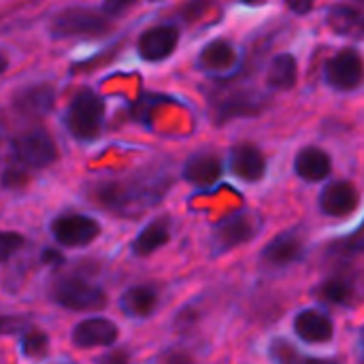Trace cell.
I'll return each instance as SVG.
<instances>
[{"label": "cell", "mask_w": 364, "mask_h": 364, "mask_svg": "<svg viewBox=\"0 0 364 364\" xmlns=\"http://www.w3.org/2000/svg\"><path fill=\"white\" fill-rule=\"evenodd\" d=\"M168 239H171L168 222H166V220H156V222H151L147 228H143V230L136 235V239H134V243H132V252H134L136 256L145 258V256L158 252L160 247H164V245L168 243Z\"/></svg>", "instance_id": "21"}, {"label": "cell", "mask_w": 364, "mask_h": 364, "mask_svg": "<svg viewBox=\"0 0 364 364\" xmlns=\"http://www.w3.org/2000/svg\"><path fill=\"white\" fill-rule=\"evenodd\" d=\"M28 181V173L21 168H6L2 175V186L4 188H21Z\"/></svg>", "instance_id": "29"}, {"label": "cell", "mask_w": 364, "mask_h": 364, "mask_svg": "<svg viewBox=\"0 0 364 364\" xmlns=\"http://www.w3.org/2000/svg\"><path fill=\"white\" fill-rule=\"evenodd\" d=\"M51 299L73 311H96L107 305L105 290L81 277H60L51 286Z\"/></svg>", "instance_id": "4"}, {"label": "cell", "mask_w": 364, "mask_h": 364, "mask_svg": "<svg viewBox=\"0 0 364 364\" xmlns=\"http://www.w3.org/2000/svg\"><path fill=\"white\" fill-rule=\"evenodd\" d=\"M230 171L243 181H260L267 173L264 154L252 143L237 145L230 151Z\"/></svg>", "instance_id": "14"}, {"label": "cell", "mask_w": 364, "mask_h": 364, "mask_svg": "<svg viewBox=\"0 0 364 364\" xmlns=\"http://www.w3.org/2000/svg\"><path fill=\"white\" fill-rule=\"evenodd\" d=\"M183 177L200 188L213 186L222 177V162L213 154H196L186 162Z\"/></svg>", "instance_id": "19"}, {"label": "cell", "mask_w": 364, "mask_h": 364, "mask_svg": "<svg viewBox=\"0 0 364 364\" xmlns=\"http://www.w3.org/2000/svg\"><path fill=\"white\" fill-rule=\"evenodd\" d=\"M117 326L111 320L105 318H90L79 322L73 328V343L77 348H102V346H111L113 341H117Z\"/></svg>", "instance_id": "12"}, {"label": "cell", "mask_w": 364, "mask_h": 364, "mask_svg": "<svg viewBox=\"0 0 364 364\" xmlns=\"http://www.w3.org/2000/svg\"><path fill=\"white\" fill-rule=\"evenodd\" d=\"M358 190L350 181H333L320 192V209L331 218H346L358 207Z\"/></svg>", "instance_id": "11"}, {"label": "cell", "mask_w": 364, "mask_h": 364, "mask_svg": "<svg viewBox=\"0 0 364 364\" xmlns=\"http://www.w3.org/2000/svg\"><path fill=\"white\" fill-rule=\"evenodd\" d=\"M160 364H192V358L183 352H171L160 360Z\"/></svg>", "instance_id": "31"}, {"label": "cell", "mask_w": 364, "mask_h": 364, "mask_svg": "<svg viewBox=\"0 0 364 364\" xmlns=\"http://www.w3.org/2000/svg\"><path fill=\"white\" fill-rule=\"evenodd\" d=\"M51 232L55 241L66 247H83L100 235V226L87 215L73 213V215L58 218L51 226Z\"/></svg>", "instance_id": "9"}, {"label": "cell", "mask_w": 364, "mask_h": 364, "mask_svg": "<svg viewBox=\"0 0 364 364\" xmlns=\"http://www.w3.org/2000/svg\"><path fill=\"white\" fill-rule=\"evenodd\" d=\"M307 247V237L303 228H292L277 235L264 250L262 260L271 267H288L303 260Z\"/></svg>", "instance_id": "8"}, {"label": "cell", "mask_w": 364, "mask_h": 364, "mask_svg": "<svg viewBox=\"0 0 364 364\" xmlns=\"http://www.w3.org/2000/svg\"><path fill=\"white\" fill-rule=\"evenodd\" d=\"M111 26L109 15L100 9H85V6H68L53 15L49 30L58 38L66 36H96L107 32Z\"/></svg>", "instance_id": "3"}, {"label": "cell", "mask_w": 364, "mask_h": 364, "mask_svg": "<svg viewBox=\"0 0 364 364\" xmlns=\"http://www.w3.org/2000/svg\"><path fill=\"white\" fill-rule=\"evenodd\" d=\"M105 119V105L92 90H81L66 113V126L70 134L79 141H94L100 134Z\"/></svg>", "instance_id": "2"}, {"label": "cell", "mask_w": 364, "mask_h": 364, "mask_svg": "<svg viewBox=\"0 0 364 364\" xmlns=\"http://www.w3.org/2000/svg\"><path fill=\"white\" fill-rule=\"evenodd\" d=\"M21 352L30 358H41L47 354V348H49V339L43 331H28L26 335H21Z\"/></svg>", "instance_id": "26"}, {"label": "cell", "mask_w": 364, "mask_h": 364, "mask_svg": "<svg viewBox=\"0 0 364 364\" xmlns=\"http://www.w3.org/2000/svg\"><path fill=\"white\" fill-rule=\"evenodd\" d=\"M328 26L341 36L364 38V13L350 4H335L328 9Z\"/></svg>", "instance_id": "20"}, {"label": "cell", "mask_w": 364, "mask_h": 364, "mask_svg": "<svg viewBox=\"0 0 364 364\" xmlns=\"http://www.w3.org/2000/svg\"><path fill=\"white\" fill-rule=\"evenodd\" d=\"M179 43V30L175 26H156L141 34L139 38V53L147 62L166 60Z\"/></svg>", "instance_id": "10"}, {"label": "cell", "mask_w": 364, "mask_h": 364, "mask_svg": "<svg viewBox=\"0 0 364 364\" xmlns=\"http://www.w3.org/2000/svg\"><path fill=\"white\" fill-rule=\"evenodd\" d=\"M305 364H335L331 360H322V358H305Z\"/></svg>", "instance_id": "36"}, {"label": "cell", "mask_w": 364, "mask_h": 364, "mask_svg": "<svg viewBox=\"0 0 364 364\" xmlns=\"http://www.w3.org/2000/svg\"><path fill=\"white\" fill-rule=\"evenodd\" d=\"M55 100V92L49 83H36V85H28L21 92L15 94V109L23 115L30 117H41L47 111H51Z\"/></svg>", "instance_id": "15"}, {"label": "cell", "mask_w": 364, "mask_h": 364, "mask_svg": "<svg viewBox=\"0 0 364 364\" xmlns=\"http://www.w3.org/2000/svg\"><path fill=\"white\" fill-rule=\"evenodd\" d=\"M296 77H299V68H296V60L292 53H279L277 58H273V62L267 70V83L273 90L294 87Z\"/></svg>", "instance_id": "23"}, {"label": "cell", "mask_w": 364, "mask_h": 364, "mask_svg": "<svg viewBox=\"0 0 364 364\" xmlns=\"http://www.w3.org/2000/svg\"><path fill=\"white\" fill-rule=\"evenodd\" d=\"M23 328V320L15 316H0V335H13Z\"/></svg>", "instance_id": "30"}, {"label": "cell", "mask_w": 364, "mask_h": 364, "mask_svg": "<svg viewBox=\"0 0 364 364\" xmlns=\"http://www.w3.org/2000/svg\"><path fill=\"white\" fill-rule=\"evenodd\" d=\"M326 81L335 90H356L364 81V60L356 49H341L326 64Z\"/></svg>", "instance_id": "7"}, {"label": "cell", "mask_w": 364, "mask_h": 364, "mask_svg": "<svg viewBox=\"0 0 364 364\" xmlns=\"http://www.w3.org/2000/svg\"><path fill=\"white\" fill-rule=\"evenodd\" d=\"M26 239L19 232H6L0 230V262L9 260L15 252H19L23 247Z\"/></svg>", "instance_id": "28"}, {"label": "cell", "mask_w": 364, "mask_h": 364, "mask_svg": "<svg viewBox=\"0 0 364 364\" xmlns=\"http://www.w3.org/2000/svg\"><path fill=\"white\" fill-rule=\"evenodd\" d=\"M333 160L320 147H305L294 158V173L305 181H322L331 175Z\"/></svg>", "instance_id": "17"}, {"label": "cell", "mask_w": 364, "mask_h": 364, "mask_svg": "<svg viewBox=\"0 0 364 364\" xmlns=\"http://www.w3.org/2000/svg\"><path fill=\"white\" fill-rule=\"evenodd\" d=\"M262 228V220L256 211H239L226 218L224 222L218 224L213 232V245L218 254H224L228 250H235L247 241H252Z\"/></svg>", "instance_id": "5"}, {"label": "cell", "mask_w": 364, "mask_h": 364, "mask_svg": "<svg viewBox=\"0 0 364 364\" xmlns=\"http://www.w3.org/2000/svg\"><path fill=\"white\" fill-rule=\"evenodd\" d=\"M360 341H363V350H364V331H363V339H360Z\"/></svg>", "instance_id": "37"}, {"label": "cell", "mask_w": 364, "mask_h": 364, "mask_svg": "<svg viewBox=\"0 0 364 364\" xmlns=\"http://www.w3.org/2000/svg\"><path fill=\"white\" fill-rule=\"evenodd\" d=\"M164 192L162 181H105L96 186L94 196L100 207L111 209L122 215H136Z\"/></svg>", "instance_id": "1"}, {"label": "cell", "mask_w": 364, "mask_h": 364, "mask_svg": "<svg viewBox=\"0 0 364 364\" xmlns=\"http://www.w3.org/2000/svg\"><path fill=\"white\" fill-rule=\"evenodd\" d=\"M269 354L275 364H305V358H307L286 339H273Z\"/></svg>", "instance_id": "25"}, {"label": "cell", "mask_w": 364, "mask_h": 364, "mask_svg": "<svg viewBox=\"0 0 364 364\" xmlns=\"http://www.w3.org/2000/svg\"><path fill=\"white\" fill-rule=\"evenodd\" d=\"M264 107V98L260 94H254V92H241V94H235L230 98H226L222 105H220V113H218V119L220 122H226L230 117H237V115H256L260 113Z\"/></svg>", "instance_id": "22"}, {"label": "cell", "mask_w": 364, "mask_h": 364, "mask_svg": "<svg viewBox=\"0 0 364 364\" xmlns=\"http://www.w3.org/2000/svg\"><path fill=\"white\" fill-rule=\"evenodd\" d=\"M288 9L299 13V15H305L314 9V2H288Z\"/></svg>", "instance_id": "32"}, {"label": "cell", "mask_w": 364, "mask_h": 364, "mask_svg": "<svg viewBox=\"0 0 364 364\" xmlns=\"http://www.w3.org/2000/svg\"><path fill=\"white\" fill-rule=\"evenodd\" d=\"M43 260H45L47 264H62V262H64V258H62L58 252H51V250L43 252Z\"/></svg>", "instance_id": "33"}, {"label": "cell", "mask_w": 364, "mask_h": 364, "mask_svg": "<svg viewBox=\"0 0 364 364\" xmlns=\"http://www.w3.org/2000/svg\"><path fill=\"white\" fill-rule=\"evenodd\" d=\"M158 299L160 296H158L156 286L139 284V286L128 288L122 294L119 305H122V311L130 318H149L158 307Z\"/></svg>", "instance_id": "18"}, {"label": "cell", "mask_w": 364, "mask_h": 364, "mask_svg": "<svg viewBox=\"0 0 364 364\" xmlns=\"http://www.w3.org/2000/svg\"><path fill=\"white\" fill-rule=\"evenodd\" d=\"M364 252V222L360 224V228H356L352 235L343 237L339 243L333 245V254H339V256H356V254H363Z\"/></svg>", "instance_id": "27"}, {"label": "cell", "mask_w": 364, "mask_h": 364, "mask_svg": "<svg viewBox=\"0 0 364 364\" xmlns=\"http://www.w3.org/2000/svg\"><path fill=\"white\" fill-rule=\"evenodd\" d=\"M13 156L19 164L30 168H45L58 158V147L45 130H30L11 143Z\"/></svg>", "instance_id": "6"}, {"label": "cell", "mask_w": 364, "mask_h": 364, "mask_svg": "<svg viewBox=\"0 0 364 364\" xmlns=\"http://www.w3.org/2000/svg\"><path fill=\"white\" fill-rule=\"evenodd\" d=\"M320 296L333 305H348L354 296V284L348 277H331L320 286Z\"/></svg>", "instance_id": "24"}, {"label": "cell", "mask_w": 364, "mask_h": 364, "mask_svg": "<svg viewBox=\"0 0 364 364\" xmlns=\"http://www.w3.org/2000/svg\"><path fill=\"white\" fill-rule=\"evenodd\" d=\"M6 68H9V60H6V55H4V53L0 51V75H2V73H4Z\"/></svg>", "instance_id": "35"}, {"label": "cell", "mask_w": 364, "mask_h": 364, "mask_svg": "<svg viewBox=\"0 0 364 364\" xmlns=\"http://www.w3.org/2000/svg\"><path fill=\"white\" fill-rule=\"evenodd\" d=\"M102 364H130L128 363V358H126V354H111V356H107Z\"/></svg>", "instance_id": "34"}, {"label": "cell", "mask_w": 364, "mask_h": 364, "mask_svg": "<svg viewBox=\"0 0 364 364\" xmlns=\"http://www.w3.org/2000/svg\"><path fill=\"white\" fill-rule=\"evenodd\" d=\"M198 68L211 75H222V73H230L237 64H239V51L232 43L218 38L211 41L209 45L203 47V51L198 53L196 60Z\"/></svg>", "instance_id": "13"}, {"label": "cell", "mask_w": 364, "mask_h": 364, "mask_svg": "<svg viewBox=\"0 0 364 364\" xmlns=\"http://www.w3.org/2000/svg\"><path fill=\"white\" fill-rule=\"evenodd\" d=\"M294 333L307 343H326L333 339L335 326L328 316L316 309H305L294 320Z\"/></svg>", "instance_id": "16"}]
</instances>
